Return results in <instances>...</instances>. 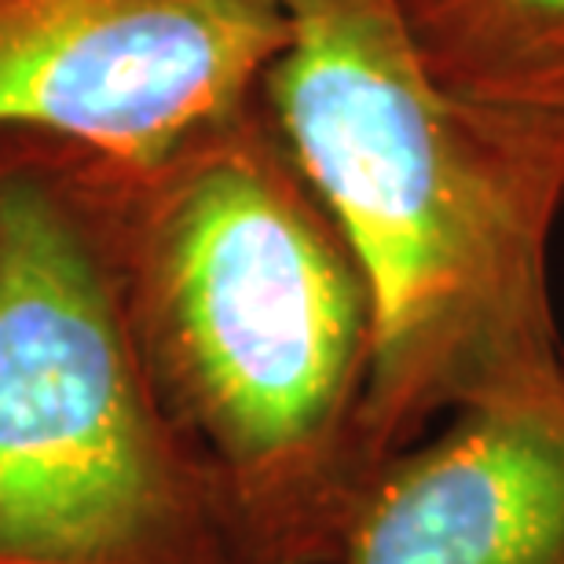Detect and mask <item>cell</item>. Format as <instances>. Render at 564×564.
Returning <instances> with one entry per match:
<instances>
[{"label": "cell", "mask_w": 564, "mask_h": 564, "mask_svg": "<svg viewBox=\"0 0 564 564\" xmlns=\"http://www.w3.org/2000/svg\"><path fill=\"white\" fill-rule=\"evenodd\" d=\"M436 85L469 104L564 121V0H389Z\"/></svg>", "instance_id": "6"}, {"label": "cell", "mask_w": 564, "mask_h": 564, "mask_svg": "<svg viewBox=\"0 0 564 564\" xmlns=\"http://www.w3.org/2000/svg\"><path fill=\"white\" fill-rule=\"evenodd\" d=\"M165 419L250 564H337L375 480V297L261 93L147 165L77 154Z\"/></svg>", "instance_id": "1"}, {"label": "cell", "mask_w": 564, "mask_h": 564, "mask_svg": "<svg viewBox=\"0 0 564 564\" xmlns=\"http://www.w3.org/2000/svg\"><path fill=\"white\" fill-rule=\"evenodd\" d=\"M337 564H564V364L381 462Z\"/></svg>", "instance_id": "5"}, {"label": "cell", "mask_w": 564, "mask_h": 564, "mask_svg": "<svg viewBox=\"0 0 564 564\" xmlns=\"http://www.w3.org/2000/svg\"><path fill=\"white\" fill-rule=\"evenodd\" d=\"M282 0H0V137L147 165L261 93Z\"/></svg>", "instance_id": "4"}, {"label": "cell", "mask_w": 564, "mask_h": 564, "mask_svg": "<svg viewBox=\"0 0 564 564\" xmlns=\"http://www.w3.org/2000/svg\"><path fill=\"white\" fill-rule=\"evenodd\" d=\"M290 37L261 99L375 297L367 455L564 364L550 235L564 121L436 85L389 0H282Z\"/></svg>", "instance_id": "2"}, {"label": "cell", "mask_w": 564, "mask_h": 564, "mask_svg": "<svg viewBox=\"0 0 564 564\" xmlns=\"http://www.w3.org/2000/svg\"><path fill=\"white\" fill-rule=\"evenodd\" d=\"M0 564H250L132 345L85 165L0 137Z\"/></svg>", "instance_id": "3"}]
</instances>
